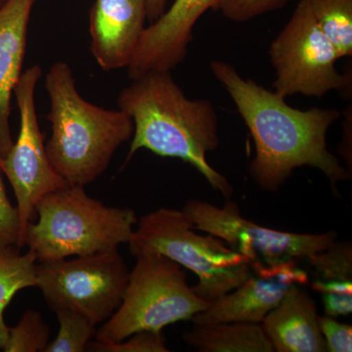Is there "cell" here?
<instances>
[{"instance_id":"3","label":"cell","mask_w":352,"mask_h":352,"mask_svg":"<svg viewBox=\"0 0 352 352\" xmlns=\"http://www.w3.org/2000/svg\"><path fill=\"white\" fill-rule=\"evenodd\" d=\"M52 134L45 144L50 163L68 185L85 187L107 170L115 152L133 134L131 116L108 110L78 94L75 76L58 61L45 76Z\"/></svg>"},{"instance_id":"6","label":"cell","mask_w":352,"mask_h":352,"mask_svg":"<svg viewBox=\"0 0 352 352\" xmlns=\"http://www.w3.org/2000/svg\"><path fill=\"white\" fill-rule=\"evenodd\" d=\"M210 305L189 286L182 265L162 254H142L129 271L120 307L95 338L116 342L140 331L163 332L171 324L191 320Z\"/></svg>"},{"instance_id":"11","label":"cell","mask_w":352,"mask_h":352,"mask_svg":"<svg viewBox=\"0 0 352 352\" xmlns=\"http://www.w3.org/2000/svg\"><path fill=\"white\" fill-rule=\"evenodd\" d=\"M298 263H252L251 276L244 283L210 303L207 309L192 317L191 321L194 325L223 322L261 324L289 289L309 283V274Z\"/></svg>"},{"instance_id":"15","label":"cell","mask_w":352,"mask_h":352,"mask_svg":"<svg viewBox=\"0 0 352 352\" xmlns=\"http://www.w3.org/2000/svg\"><path fill=\"white\" fill-rule=\"evenodd\" d=\"M273 351L324 352L325 340L314 298L294 287L261 323Z\"/></svg>"},{"instance_id":"1","label":"cell","mask_w":352,"mask_h":352,"mask_svg":"<svg viewBox=\"0 0 352 352\" xmlns=\"http://www.w3.org/2000/svg\"><path fill=\"white\" fill-rule=\"evenodd\" d=\"M210 67L254 139L256 156L250 173L261 189L277 192L294 170L302 166L320 170L333 192L338 183L351 179V170L340 164L327 146L329 129L342 115L339 110H298L276 92L242 78L232 65L214 60Z\"/></svg>"},{"instance_id":"17","label":"cell","mask_w":352,"mask_h":352,"mask_svg":"<svg viewBox=\"0 0 352 352\" xmlns=\"http://www.w3.org/2000/svg\"><path fill=\"white\" fill-rule=\"evenodd\" d=\"M183 340L201 352H273L261 324L247 322L194 325Z\"/></svg>"},{"instance_id":"12","label":"cell","mask_w":352,"mask_h":352,"mask_svg":"<svg viewBox=\"0 0 352 352\" xmlns=\"http://www.w3.org/2000/svg\"><path fill=\"white\" fill-rule=\"evenodd\" d=\"M219 0H175L151 25L145 28L134 50L127 73L131 80L149 72H170L184 61L196 23Z\"/></svg>"},{"instance_id":"28","label":"cell","mask_w":352,"mask_h":352,"mask_svg":"<svg viewBox=\"0 0 352 352\" xmlns=\"http://www.w3.org/2000/svg\"><path fill=\"white\" fill-rule=\"evenodd\" d=\"M7 1H8V0H0V9H1L2 7L6 6Z\"/></svg>"},{"instance_id":"13","label":"cell","mask_w":352,"mask_h":352,"mask_svg":"<svg viewBox=\"0 0 352 352\" xmlns=\"http://www.w3.org/2000/svg\"><path fill=\"white\" fill-rule=\"evenodd\" d=\"M147 0H95L90 51L103 71L127 68L146 25Z\"/></svg>"},{"instance_id":"22","label":"cell","mask_w":352,"mask_h":352,"mask_svg":"<svg viewBox=\"0 0 352 352\" xmlns=\"http://www.w3.org/2000/svg\"><path fill=\"white\" fill-rule=\"evenodd\" d=\"M88 351L94 352H168L163 332L140 331L116 342H90Z\"/></svg>"},{"instance_id":"27","label":"cell","mask_w":352,"mask_h":352,"mask_svg":"<svg viewBox=\"0 0 352 352\" xmlns=\"http://www.w3.org/2000/svg\"><path fill=\"white\" fill-rule=\"evenodd\" d=\"M168 0H147V20L155 22L166 11Z\"/></svg>"},{"instance_id":"10","label":"cell","mask_w":352,"mask_h":352,"mask_svg":"<svg viewBox=\"0 0 352 352\" xmlns=\"http://www.w3.org/2000/svg\"><path fill=\"white\" fill-rule=\"evenodd\" d=\"M182 210L191 220L194 229L223 240L251 263L305 261L337 240V233L333 230L300 234L258 226L245 219L239 205L230 198L226 199L222 207L205 201L189 200Z\"/></svg>"},{"instance_id":"4","label":"cell","mask_w":352,"mask_h":352,"mask_svg":"<svg viewBox=\"0 0 352 352\" xmlns=\"http://www.w3.org/2000/svg\"><path fill=\"white\" fill-rule=\"evenodd\" d=\"M25 245L38 263L118 250L131 240L138 217L131 208L109 207L88 196L85 187L66 185L36 205Z\"/></svg>"},{"instance_id":"7","label":"cell","mask_w":352,"mask_h":352,"mask_svg":"<svg viewBox=\"0 0 352 352\" xmlns=\"http://www.w3.org/2000/svg\"><path fill=\"white\" fill-rule=\"evenodd\" d=\"M270 61L280 96L302 94L322 98L328 92L347 91L351 75H342L336 62L340 56L327 34L315 20L305 0L296 6L291 19L272 41Z\"/></svg>"},{"instance_id":"25","label":"cell","mask_w":352,"mask_h":352,"mask_svg":"<svg viewBox=\"0 0 352 352\" xmlns=\"http://www.w3.org/2000/svg\"><path fill=\"white\" fill-rule=\"evenodd\" d=\"M319 326L326 351L329 352H351L352 327L349 324L340 323L335 317L319 316Z\"/></svg>"},{"instance_id":"9","label":"cell","mask_w":352,"mask_h":352,"mask_svg":"<svg viewBox=\"0 0 352 352\" xmlns=\"http://www.w3.org/2000/svg\"><path fill=\"white\" fill-rule=\"evenodd\" d=\"M41 76L43 69L34 65L23 72L14 89L20 113L19 135L6 157L0 159V173L8 178L17 201L20 250L25 247V230L38 201L68 185L51 166L44 144L45 135L39 129L36 88Z\"/></svg>"},{"instance_id":"21","label":"cell","mask_w":352,"mask_h":352,"mask_svg":"<svg viewBox=\"0 0 352 352\" xmlns=\"http://www.w3.org/2000/svg\"><path fill=\"white\" fill-rule=\"evenodd\" d=\"M50 327L36 310H27L15 327H9L6 352H44L50 342Z\"/></svg>"},{"instance_id":"19","label":"cell","mask_w":352,"mask_h":352,"mask_svg":"<svg viewBox=\"0 0 352 352\" xmlns=\"http://www.w3.org/2000/svg\"><path fill=\"white\" fill-rule=\"evenodd\" d=\"M340 58L352 56V0H305Z\"/></svg>"},{"instance_id":"8","label":"cell","mask_w":352,"mask_h":352,"mask_svg":"<svg viewBox=\"0 0 352 352\" xmlns=\"http://www.w3.org/2000/svg\"><path fill=\"white\" fill-rule=\"evenodd\" d=\"M36 286L48 307L85 315L96 325L120 307L129 270L118 250L36 263Z\"/></svg>"},{"instance_id":"16","label":"cell","mask_w":352,"mask_h":352,"mask_svg":"<svg viewBox=\"0 0 352 352\" xmlns=\"http://www.w3.org/2000/svg\"><path fill=\"white\" fill-rule=\"evenodd\" d=\"M311 287L320 294L325 315L346 316L352 312V245L337 240L327 249L305 259Z\"/></svg>"},{"instance_id":"18","label":"cell","mask_w":352,"mask_h":352,"mask_svg":"<svg viewBox=\"0 0 352 352\" xmlns=\"http://www.w3.org/2000/svg\"><path fill=\"white\" fill-rule=\"evenodd\" d=\"M36 263L31 251L21 254L12 247L0 252V351H3L9 331L4 311L16 294L36 286Z\"/></svg>"},{"instance_id":"26","label":"cell","mask_w":352,"mask_h":352,"mask_svg":"<svg viewBox=\"0 0 352 352\" xmlns=\"http://www.w3.org/2000/svg\"><path fill=\"white\" fill-rule=\"evenodd\" d=\"M346 113V122H344V138L340 143V154L342 159L346 162L349 170H351V117Z\"/></svg>"},{"instance_id":"24","label":"cell","mask_w":352,"mask_h":352,"mask_svg":"<svg viewBox=\"0 0 352 352\" xmlns=\"http://www.w3.org/2000/svg\"><path fill=\"white\" fill-rule=\"evenodd\" d=\"M20 238V219L17 208L7 196L0 173V252L17 247Z\"/></svg>"},{"instance_id":"20","label":"cell","mask_w":352,"mask_h":352,"mask_svg":"<svg viewBox=\"0 0 352 352\" xmlns=\"http://www.w3.org/2000/svg\"><path fill=\"white\" fill-rule=\"evenodd\" d=\"M54 312L59 322V332L44 352L87 351L88 344L95 338L96 324L73 310L60 309Z\"/></svg>"},{"instance_id":"14","label":"cell","mask_w":352,"mask_h":352,"mask_svg":"<svg viewBox=\"0 0 352 352\" xmlns=\"http://www.w3.org/2000/svg\"><path fill=\"white\" fill-rule=\"evenodd\" d=\"M36 0H8L0 9V159L10 151L11 101L23 74L28 30Z\"/></svg>"},{"instance_id":"2","label":"cell","mask_w":352,"mask_h":352,"mask_svg":"<svg viewBox=\"0 0 352 352\" xmlns=\"http://www.w3.org/2000/svg\"><path fill=\"white\" fill-rule=\"evenodd\" d=\"M118 107L131 116L133 134L124 166L140 149L191 164L226 199L232 185L207 160L219 146V118L212 102L187 98L170 72H149L132 80L118 97Z\"/></svg>"},{"instance_id":"23","label":"cell","mask_w":352,"mask_h":352,"mask_svg":"<svg viewBox=\"0 0 352 352\" xmlns=\"http://www.w3.org/2000/svg\"><path fill=\"white\" fill-rule=\"evenodd\" d=\"M291 0H219L217 11L227 19L245 23L283 8Z\"/></svg>"},{"instance_id":"5","label":"cell","mask_w":352,"mask_h":352,"mask_svg":"<svg viewBox=\"0 0 352 352\" xmlns=\"http://www.w3.org/2000/svg\"><path fill=\"white\" fill-rule=\"evenodd\" d=\"M129 244L133 256L159 254L195 273L197 295L212 303L252 274L249 259L219 237L199 235L183 210L161 208L138 220Z\"/></svg>"}]
</instances>
